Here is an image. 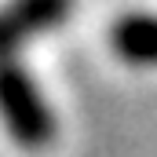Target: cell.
<instances>
[{
  "mask_svg": "<svg viewBox=\"0 0 157 157\" xmlns=\"http://www.w3.org/2000/svg\"><path fill=\"white\" fill-rule=\"evenodd\" d=\"M0 121L22 150H44L55 143V113L15 59H0Z\"/></svg>",
  "mask_w": 157,
  "mask_h": 157,
  "instance_id": "6da1fadb",
  "label": "cell"
},
{
  "mask_svg": "<svg viewBox=\"0 0 157 157\" xmlns=\"http://www.w3.org/2000/svg\"><path fill=\"white\" fill-rule=\"evenodd\" d=\"M73 0H11L0 7V59H11L26 40L66 22Z\"/></svg>",
  "mask_w": 157,
  "mask_h": 157,
  "instance_id": "7a4b0ae2",
  "label": "cell"
},
{
  "mask_svg": "<svg viewBox=\"0 0 157 157\" xmlns=\"http://www.w3.org/2000/svg\"><path fill=\"white\" fill-rule=\"evenodd\" d=\"M110 51L128 66H157V15L132 11L110 26Z\"/></svg>",
  "mask_w": 157,
  "mask_h": 157,
  "instance_id": "3957f363",
  "label": "cell"
}]
</instances>
